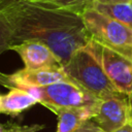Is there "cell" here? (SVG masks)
<instances>
[{"instance_id": "6da1fadb", "label": "cell", "mask_w": 132, "mask_h": 132, "mask_svg": "<svg viewBox=\"0 0 132 132\" xmlns=\"http://www.w3.org/2000/svg\"><path fill=\"white\" fill-rule=\"evenodd\" d=\"M0 8L12 27V44L40 41L55 53L62 66L91 39L78 13L25 0H3Z\"/></svg>"}, {"instance_id": "7a4b0ae2", "label": "cell", "mask_w": 132, "mask_h": 132, "mask_svg": "<svg viewBox=\"0 0 132 132\" xmlns=\"http://www.w3.org/2000/svg\"><path fill=\"white\" fill-rule=\"evenodd\" d=\"M62 68L72 82L99 99L117 91L87 45L76 51Z\"/></svg>"}, {"instance_id": "3957f363", "label": "cell", "mask_w": 132, "mask_h": 132, "mask_svg": "<svg viewBox=\"0 0 132 132\" xmlns=\"http://www.w3.org/2000/svg\"><path fill=\"white\" fill-rule=\"evenodd\" d=\"M80 15L91 39L132 59V29L103 14L91 5Z\"/></svg>"}, {"instance_id": "277c9868", "label": "cell", "mask_w": 132, "mask_h": 132, "mask_svg": "<svg viewBox=\"0 0 132 132\" xmlns=\"http://www.w3.org/2000/svg\"><path fill=\"white\" fill-rule=\"evenodd\" d=\"M36 97L38 103L54 111L62 107L97 106L100 99L71 81L24 89Z\"/></svg>"}, {"instance_id": "5b68a950", "label": "cell", "mask_w": 132, "mask_h": 132, "mask_svg": "<svg viewBox=\"0 0 132 132\" xmlns=\"http://www.w3.org/2000/svg\"><path fill=\"white\" fill-rule=\"evenodd\" d=\"M87 46L100 63L114 89L126 95L131 94L132 59L93 39H90Z\"/></svg>"}, {"instance_id": "8992f818", "label": "cell", "mask_w": 132, "mask_h": 132, "mask_svg": "<svg viewBox=\"0 0 132 132\" xmlns=\"http://www.w3.org/2000/svg\"><path fill=\"white\" fill-rule=\"evenodd\" d=\"M131 118L128 95L116 91L100 99L96 114L92 120L104 132H113Z\"/></svg>"}, {"instance_id": "52a82bcc", "label": "cell", "mask_w": 132, "mask_h": 132, "mask_svg": "<svg viewBox=\"0 0 132 132\" xmlns=\"http://www.w3.org/2000/svg\"><path fill=\"white\" fill-rule=\"evenodd\" d=\"M59 81H71L62 67L43 69L23 68L10 74L0 72V85L8 89L36 88L52 85Z\"/></svg>"}, {"instance_id": "ba28073f", "label": "cell", "mask_w": 132, "mask_h": 132, "mask_svg": "<svg viewBox=\"0 0 132 132\" xmlns=\"http://www.w3.org/2000/svg\"><path fill=\"white\" fill-rule=\"evenodd\" d=\"M11 51L15 52L27 69H43L62 67L55 53L44 43L37 40H25L12 44Z\"/></svg>"}, {"instance_id": "9c48e42d", "label": "cell", "mask_w": 132, "mask_h": 132, "mask_svg": "<svg viewBox=\"0 0 132 132\" xmlns=\"http://www.w3.org/2000/svg\"><path fill=\"white\" fill-rule=\"evenodd\" d=\"M97 106L62 107L55 109L53 112L58 117L56 132H75L87 121L95 117Z\"/></svg>"}, {"instance_id": "30bf717a", "label": "cell", "mask_w": 132, "mask_h": 132, "mask_svg": "<svg viewBox=\"0 0 132 132\" xmlns=\"http://www.w3.org/2000/svg\"><path fill=\"white\" fill-rule=\"evenodd\" d=\"M9 90L7 94L1 95L0 113L16 117L38 103L36 97L24 89L11 88Z\"/></svg>"}, {"instance_id": "8fae6325", "label": "cell", "mask_w": 132, "mask_h": 132, "mask_svg": "<svg viewBox=\"0 0 132 132\" xmlns=\"http://www.w3.org/2000/svg\"><path fill=\"white\" fill-rule=\"evenodd\" d=\"M92 7L102 12L103 14L124 24L132 29V3L121 4H99L91 3Z\"/></svg>"}, {"instance_id": "7c38bea8", "label": "cell", "mask_w": 132, "mask_h": 132, "mask_svg": "<svg viewBox=\"0 0 132 132\" xmlns=\"http://www.w3.org/2000/svg\"><path fill=\"white\" fill-rule=\"evenodd\" d=\"M33 1L53 8L69 10L78 14H81L82 11L87 7H89L92 2V0H33Z\"/></svg>"}, {"instance_id": "4fadbf2b", "label": "cell", "mask_w": 132, "mask_h": 132, "mask_svg": "<svg viewBox=\"0 0 132 132\" xmlns=\"http://www.w3.org/2000/svg\"><path fill=\"white\" fill-rule=\"evenodd\" d=\"M12 27L5 14L4 10L0 8V55L8 51L12 45Z\"/></svg>"}, {"instance_id": "5bb4252c", "label": "cell", "mask_w": 132, "mask_h": 132, "mask_svg": "<svg viewBox=\"0 0 132 132\" xmlns=\"http://www.w3.org/2000/svg\"><path fill=\"white\" fill-rule=\"evenodd\" d=\"M3 125V124H2ZM44 129V125H18L14 123H7L3 125V132H39Z\"/></svg>"}, {"instance_id": "9a60e30c", "label": "cell", "mask_w": 132, "mask_h": 132, "mask_svg": "<svg viewBox=\"0 0 132 132\" xmlns=\"http://www.w3.org/2000/svg\"><path fill=\"white\" fill-rule=\"evenodd\" d=\"M75 132H104L93 120L87 121L82 126H80Z\"/></svg>"}, {"instance_id": "2e32d148", "label": "cell", "mask_w": 132, "mask_h": 132, "mask_svg": "<svg viewBox=\"0 0 132 132\" xmlns=\"http://www.w3.org/2000/svg\"><path fill=\"white\" fill-rule=\"evenodd\" d=\"M91 3H99V4H121V3H132V0H92Z\"/></svg>"}, {"instance_id": "e0dca14e", "label": "cell", "mask_w": 132, "mask_h": 132, "mask_svg": "<svg viewBox=\"0 0 132 132\" xmlns=\"http://www.w3.org/2000/svg\"><path fill=\"white\" fill-rule=\"evenodd\" d=\"M113 132H132V118L124 126H122L121 128H119L118 130H116Z\"/></svg>"}, {"instance_id": "ac0fdd59", "label": "cell", "mask_w": 132, "mask_h": 132, "mask_svg": "<svg viewBox=\"0 0 132 132\" xmlns=\"http://www.w3.org/2000/svg\"><path fill=\"white\" fill-rule=\"evenodd\" d=\"M128 100H129V105H130V110H131V116H132V93L128 95Z\"/></svg>"}, {"instance_id": "d6986e66", "label": "cell", "mask_w": 132, "mask_h": 132, "mask_svg": "<svg viewBox=\"0 0 132 132\" xmlns=\"http://www.w3.org/2000/svg\"><path fill=\"white\" fill-rule=\"evenodd\" d=\"M3 1V0H2ZM25 1H33V0H25Z\"/></svg>"}, {"instance_id": "ffe728a7", "label": "cell", "mask_w": 132, "mask_h": 132, "mask_svg": "<svg viewBox=\"0 0 132 132\" xmlns=\"http://www.w3.org/2000/svg\"><path fill=\"white\" fill-rule=\"evenodd\" d=\"M0 99H1V95H0Z\"/></svg>"}, {"instance_id": "44dd1931", "label": "cell", "mask_w": 132, "mask_h": 132, "mask_svg": "<svg viewBox=\"0 0 132 132\" xmlns=\"http://www.w3.org/2000/svg\"><path fill=\"white\" fill-rule=\"evenodd\" d=\"M0 1H2V0H0Z\"/></svg>"}]
</instances>
